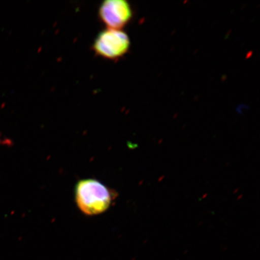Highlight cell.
<instances>
[{
  "mask_svg": "<svg viewBox=\"0 0 260 260\" xmlns=\"http://www.w3.org/2000/svg\"><path fill=\"white\" fill-rule=\"evenodd\" d=\"M75 194L78 207L89 216L105 212L118 197L115 191L95 179L78 182Z\"/></svg>",
  "mask_w": 260,
  "mask_h": 260,
  "instance_id": "1",
  "label": "cell"
},
{
  "mask_svg": "<svg viewBox=\"0 0 260 260\" xmlns=\"http://www.w3.org/2000/svg\"><path fill=\"white\" fill-rule=\"evenodd\" d=\"M130 46L128 36L124 31L107 28L98 35L92 48L100 57L110 60L121 58L127 53Z\"/></svg>",
  "mask_w": 260,
  "mask_h": 260,
  "instance_id": "2",
  "label": "cell"
},
{
  "mask_svg": "<svg viewBox=\"0 0 260 260\" xmlns=\"http://www.w3.org/2000/svg\"><path fill=\"white\" fill-rule=\"evenodd\" d=\"M99 17L108 28L121 30L132 18L131 6L125 0H106L101 5Z\"/></svg>",
  "mask_w": 260,
  "mask_h": 260,
  "instance_id": "3",
  "label": "cell"
}]
</instances>
